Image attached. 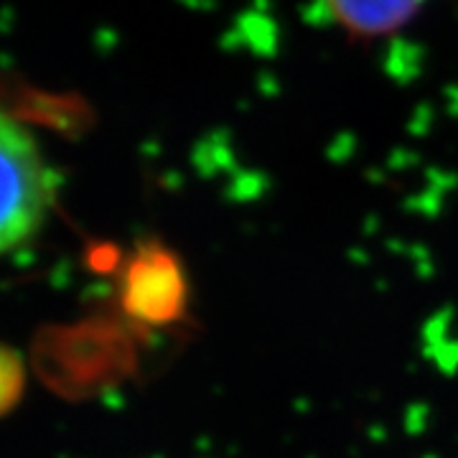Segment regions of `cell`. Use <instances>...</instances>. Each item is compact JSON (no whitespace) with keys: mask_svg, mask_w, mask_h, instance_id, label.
<instances>
[{"mask_svg":"<svg viewBox=\"0 0 458 458\" xmlns=\"http://www.w3.org/2000/svg\"><path fill=\"white\" fill-rule=\"evenodd\" d=\"M51 201L54 181L36 138L0 110V255L31 240Z\"/></svg>","mask_w":458,"mask_h":458,"instance_id":"6da1fadb","label":"cell"},{"mask_svg":"<svg viewBox=\"0 0 458 458\" xmlns=\"http://www.w3.org/2000/svg\"><path fill=\"white\" fill-rule=\"evenodd\" d=\"M117 298L135 327L165 328L179 324L191 301L186 262L161 240L135 245L123 265Z\"/></svg>","mask_w":458,"mask_h":458,"instance_id":"7a4b0ae2","label":"cell"},{"mask_svg":"<svg viewBox=\"0 0 458 458\" xmlns=\"http://www.w3.org/2000/svg\"><path fill=\"white\" fill-rule=\"evenodd\" d=\"M327 18L354 44L387 41L408 29L428 0H316Z\"/></svg>","mask_w":458,"mask_h":458,"instance_id":"3957f363","label":"cell"},{"mask_svg":"<svg viewBox=\"0 0 458 458\" xmlns=\"http://www.w3.org/2000/svg\"><path fill=\"white\" fill-rule=\"evenodd\" d=\"M26 385V369L23 360L16 349L0 344V415L16 408Z\"/></svg>","mask_w":458,"mask_h":458,"instance_id":"277c9868","label":"cell"}]
</instances>
